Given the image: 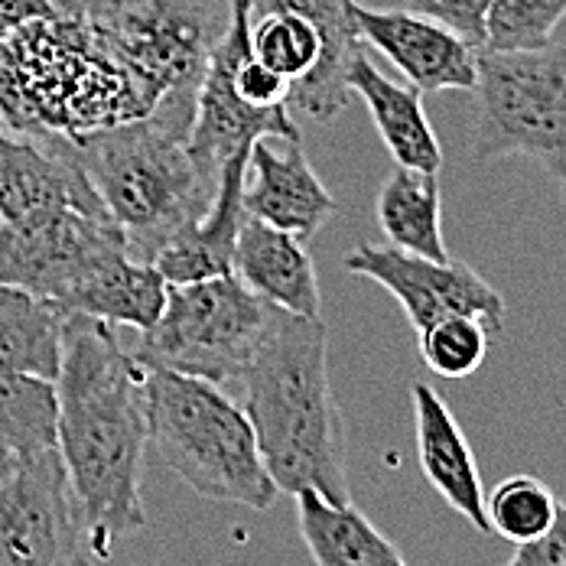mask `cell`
<instances>
[{
    "label": "cell",
    "instance_id": "5b68a950",
    "mask_svg": "<svg viewBox=\"0 0 566 566\" xmlns=\"http://www.w3.org/2000/svg\"><path fill=\"white\" fill-rule=\"evenodd\" d=\"M150 447L196 495L222 505L268 511L274 485L244 407L219 385L170 368H144Z\"/></svg>",
    "mask_w": 566,
    "mask_h": 566
},
{
    "label": "cell",
    "instance_id": "f546056e",
    "mask_svg": "<svg viewBox=\"0 0 566 566\" xmlns=\"http://www.w3.org/2000/svg\"><path fill=\"white\" fill-rule=\"evenodd\" d=\"M509 566H566V505L560 502L557 517L547 534L537 541L517 544Z\"/></svg>",
    "mask_w": 566,
    "mask_h": 566
},
{
    "label": "cell",
    "instance_id": "d6a6232c",
    "mask_svg": "<svg viewBox=\"0 0 566 566\" xmlns=\"http://www.w3.org/2000/svg\"><path fill=\"white\" fill-rule=\"evenodd\" d=\"M7 469H10V459H7V455H0V479L7 475Z\"/></svg>",
    "mask_w": 566,
    "mask_h": 566
},
{
    "label": "cell",
    "instance_id": "603a6c76",
    "mask_svg": "<svg viewBox=\"0 0 566 566\" xmlns=\"http://www.w3.org/2000/svg\"><path fill=\"white\" fill-rule=\"evenodd\" d=\"M62 323L56 303L0 283V368L56 381L62 361Z\"/></svg>",
    "mask_w": 566,
    "mask_h": 566
},
{
    "label": "cell",
    "instance_id": "2e32d148",
    "mask_svg": "<svg viewBox=\"0 0 566 566\" xmlns=\"http://www.w3.org/2000/svg\"><path fill=\"white\" fill-rule=\"evenodd\" d=\"M410 400H413L417 462H420L423 479L479 534H492L475 450H472L465 430L459 427L450 403L427 381H413L410 385Z\"/></svg>",
    "mask_w": 566,
    "mask_h": 566
},
{
    "label": "cell",
    "instance_id": "7402d4cb",
    "mask_svg": "<svg viewBox=\"0 0 566 566\" xmlns=\"http://www.w3.org/2000/svg\"><path fill=\"white\" fill-rule=\"evenodd\" d=\"M378 226L388 234V241L430 258V261H447V241H443V192L437 172L410 170L397 167L378 189Z\"/></svg>",
    "mask_w": 566,
    "mask_h": 566
},
{
    "label": "cell",
    "instance_id": "f1b7e54d",
    "mask_svg": "<svg viewBox=\"0 0 566 566\" xmlns=\"http://www.w3.org/2000/svg\"><path fill=\"white\" fill-rule=\"evenodd\" d=\"M234 88L254 108H277V105H286V98H290V82L274 69H268L264 62H258L251 56V50L241 56L238 69H234Z\"/></svg>",
    "mask_w": 566,
    "mask_h": 566
},
{
    "label": "cell",
    "instance_id": "ffe728a7",
    "mask_svg": "<svg viewBox=\"0 0 566 566\" xmlns=\"http://www.w3.org/2000/svg\"><path fill=\"white\" fill-rule=\"evenodd\" d=\"M167 296L170 283L150 261H137L130 251H114L78 277L62 303V313L147 333L160 319Z\"/></svg>",
    "mask_w": 566,
    "mask_h": 566
},
{
    "label": "cell",
    "instance_id": "4fadbf2b",
    "mask_svg": "<svg viewBox=\"0 0 566 566\" xmlns=\"http://www.w3.org/2000/svg\"><path fill=\"white\" fill-rule=\"evenodd\" d=\"M342 268L355 277L381 283L400 303L417 333L453 313L479 316L492 333H502L505 296L462 261H430L400 248L358 244L345 254Z\"/></svg>",
    "mask_w": 566,
    "mask_h": 566
},
{
    "label": "cell",
    "instance_id": "4316f807",
    "mask_svg": "<svg viewBox=\"0 0 566 566\" xmlns=\"http://www.w3.org/2000/svg\"><path fill=\"white\" fill-rule=\"evenodd\" d=\"M566 17V0H492L485 20V46L492 53H527L551 46Z\"/></svg>",
    "mask_w": 566,
    "mask_h": 566
},
{
    "label": "cell",
    "instance_id": "5bb4252c",
    "mask_svg": "<svg viewBox=\"0 0 566 566\" xmlns=\"http://www.w3.org/2000/svg\"><path fill=\"white\" fill-rule=\"evenodd\" d=\"M352 17L365 46L378 50L420 92H472L475 56L465 40L447 27L403 10H385L352 0Z\"/></svg>",
    "mask_w": 566,
    "mask_h": 566
},
{
    "label": "cell",
    "instance_id": "277c9868",
    "mask_svg": "<svg viewBox=\"0 0 566 566\" xmlns=\"http://www.w3.org/2000/svg\"><path fill=\"white\" fill-rule=\"evenodd\" d=\"M192 114L154 108L147 117L72 140L108 216L137 261H150L216 202L219 179L189 154Z\"/></svg>",
    "mask_w": 566,
    "mask_h": 566
},
{
    "label": "cell",
    "instance_id": "d6986e66",
    "mask_svg": "<svg viewBox=\"0 0 566 566\" xmlns=\"http://www.w3.org/2000/svg\"><path fill=\"white\" fill-rule=\"evenodd\" d=\"M248 157H231L219 172V189L212 209L186 231H179L170 244L154 258V268L167 277V283H192L206 277L231 274V254L238 231L244 226V179H248Z\"/></svg>",
    "mask_w": 566,
    "mask_h": 566
},
{
    "label": "cell",
    "instance_id": "6da1fadb",
    "mask_svg": "<svg viewBox=\"0 0 566 566\" xmlns=\"http://www.w3.org/2000/svg\"><path fill=\"white\" fill-rule=\"evenodd\" d=\"M56 450L85 517L98 564L114 544L144 531V455L150 447L144 365L114 326L69 313L56 375Z\"/></svg>",
    "mask_w": 566,
    "mask_h": 566
},
{
    "label": "cell",
    "instance_id": "52a82bcc",
    "mask_svg": "<svg viewBox=\"0 0 566 566\" xmlns=\"http://www.w3.org/2000/svg\"><path fill=\"white\" fill-rule=\"evenodd\" d=\"M271 316L274 306L234 274L170 283L160 319L140 333L130 355L144 368H170L212 385H241Z\"/></svg>",
    "mask_w": 566,
    "mask_h": 566
},
{
    "label": "cell",
    "instance_id": "30bf717a",
    "mask_svg": "<svg viewBox=\"0 0 566 566\" xmlns=\"http://www.w3.org/2000/svg\"><path fill=\"white\" fill-rule=\"evenodd\" d=\"M59 450L13 459L0 479V566H95Z\"/></svg>",
    "mask_w": 566,
    "mask_h": 566
},
{
    "label": "cell",
    "instance_id": "ac0fdd59",
    "mask_svg": "<svg viewBox=\"0 0 566 566\" xmlns=\"http://www.w3.org/2000/svg\"><path fill=\"white\" fill-rule=\"evenodd\" d=\"M348 92H355L371 114L391 160L410 170L440 172L443 150L437 130L423 112V92L410 82H391L365 50L348 65Z\"/></svg>",
    "mask_w": 566,
    "mask_h": 566
},
{
    "label": "cell",
    "instance_id": "4dcf8cb0",
    "mask_svg": "<svg viewBox=\"0 0 566 566\" xmlns=\"http://www.w3.org/2000/svg\"><path fill=\"white\" fill-rule=\"evenodd\" d=\"M62 7H72L65 0H0V33L27 23V20H36V17H50Z\"/></svg>",
    "mask_w": 566,
    "mask_h": 566
},
{
    "label": "cell",
    "instance_id": "484cf974",
    "mask_svg": "<svg viewBox=\"0 0 566 566\" xmlns=\"http://www.w3.org/2000/svg\"><path fill=\"white\" fill-rule=\"evenodd\" d=\"M492 336L495 333L479 316L453 313V316H443V319L430 323L427 329H420L417 345H420L423 365L433 375L459 381V378H469L482 368Z\"/></svg>",
    "mask_w": 566,
    "mask_h": 566
},
{
    "label": "cell",
    "instance_id": "7c38bea8",
    "mask_svg": "<svg viewBox=\"0 0 566 566\" xmlns=\"http://www.w3.org/2000/svg\"><path fill=\"white\" fill-rule=\"evenodd\" d=\"M114 251H127V238L108 212L65 209L33 226L0 222V283L30 290L62 310L78 277Z\"/></svg>",
    "mask_w": 566,
    "mask_h": 566
},
{
    "label": "cell",
    "instance_id": "e0dca14e",
    "mask_svg": "<svg viewBox=\"0 0 566 566\" xmlns=\"http://www.w3.org/2000/svg\"><path fill=\"white\" fill-rule=\"evenodd\" d=\"M231 274L283 313L306 319L323 316L316 264L303 241L290 231L248 216L234 241Z\"/></svg>",
    "mask_w": 566,
    "mask_h": 566
},
{
    "label": "cell",
    "instance_id": "cb8c5ba5",
    "mask_svg": "<svg viewBox=\"0 0 566 566\" xmlns=\"http://www.w3.org/2000/svg\"><path fill=\"white\" fill-rule=\"evenodd\" d=\"M56 381L0 368V455L56 450Z\"/></svg>",
    "mask_w": 566,
    "mask_h": 566
},
{
    "label": "cell",
    "instance_id": "8fae6325",
    "mask_svg": "<svg viewBox=\"0 0 566 566\" xmlns=\"http://www.w3.org/2000/svg\"><path fill=\"white\" fill-rule=\"evenodd\" d=\"M251 30V0H234L231 23H228L222 43L206 65V75L196 92V112L189 124V154L206 172L219 179V172L231 157L251 154V147L264 137L303 140L300 127L290 117V105L277 108H254L248 105L234 88V69L241 56L251 50L248 43Z\"/></svg>",
    "mask_w": 566,
    "mask_h": 566
},
{
    "label": "cell",
    "instance_id": "7a4b0ae2",
    "mask_svg": "<svg viewBox=\"0 0 566 566\" xmlns=\"http://www.w3.org/2000/svg\"><path fill=\"white\" fill-rule=\"evenodd\" d=\"M157 105V92L75 7L0 33V120L13 134L78 140Z\"/></svg>",
    "mask_w": 566,
    "mask_h": 566
},
{
    "label": "cell",
    "instance_id": "ba28073f",
    "mask_svg": "<svg viewBox=\"0 0 566 566\" xmlns=\"http://www.w3.org/2000/svg\"><path fill=\"white\" fill-rule=\"evenodd\" d=\"M248 43L290 82V108L333 120L348 105V65L365 50L352 0H251Z\"/></svg>",
    "mask_w": 566,
    "mask_h": 566
},
{
    "label": "cell",
    "instance_id": "9c48e42d",
    "mask_svg": "<svg viewBox=\"0 0 566 566\" xmlns=\"http://www.w3.org/2000/svg\"><path fill=\"white\" fill-rule=\"evenodd\" d=\"M234 0H120L92 17L160 102L192 105Z\"/></svg>",
    "mask_w": 566,
    "mask_h": 566
},
{
    "label": "cell",
    "instance_id": "9a60e30c",
    "mask_svg": "<svg viewBox=\"0 0 566 566\" xmlns=\"http://www.w3.org/2000/svg\"><path fill=\"white\" fill-rule=\"evenodd\" d=\"M268 140H258L248 157L244 212L310 241L339 212V202L310 167L303 140H286L283 150H274Z\"/></svg>",
    "mask_w": 566,
    "mask_h": 566
},
{
    "label": "cell",
    "instance_id": "d4e9b609",
    "mask_svg": "<svg viewBox=\"0 0 566 566\" xmlns=\"http://www.w3.org/2000/svg\"><path fill=\"white\" fill-rule=\"evenodd\" d=\"M557 509H560L557 495L537 475H511L492 489V495H485L492 534L505 537L511 544H527L547 534L557 517Z\"/></svg>",
    "mask_w": 566,
    "mask_h": 566
},
{
    "label": "cell",
    "instance_id": "8992f818",
    "mask_svg": "<svg viewBox=\"0 0 566 566\" xmlns=\"http://www.w3.org/2000/svg\"><path fill=\"white\" fill-rule=\"evenodd\" d=\"M472 160L527 157L557 182L566 202V43L475 56Z\"/></svg>",
    "mask_w": 566,
    "mask_h": 566
},
{
    "label": "cell",
    "instance_id": "44dd1931",
    "mask_svg": "<svg viewBox=\"0 0 566 566\" xmlns=\"http://www.w3.org/2000/svg\"><path fill=\"white\" fill-rule=\"evenodd\" d=\"M300 537L316 566H407L395 544L355 509L316 492H296Z\"/></svg>",
    "mask_w": 566,
    "mask_h": 566
},
{
    "label": "cell",
    "instance_id": "83f0119b",
    "mask_svg": "<svg viewBox=\"0 0 566 566\" xmlns=\"http://www.w3.org/2000/svg\"><path fill=\"white\" fill-rule=\"evenodd\" d=\"M492 0H403L410 13H420L440 27H447L459 40H465L472 50L485 46V20H489Z\"/></svg>",
    "mask_w": 566,
    "mask_h": 566
},
{
    "label": "cell",
    "instance_id": "1f68e13d",
    "mask_svg": "<svg viewBox=\"0 0 566 566\" xmlns=\"http://www.w3.org/2000/svg\"><path fill=\"white\" fill-rule=\"evenodd\" d=\"M65 3H72V7L82 10L85 17H98V13H105L108 7L120 3V0H65Z\"/></svg>",
    "mask_w": 566,
    "mask_h": 566
},
{
    "label": "cell",
    "instance_id": "3957f363",
    "mask_svg": "<svg viewBox=\"0 0 566 566\" xmlns=\"http://www.w3.org/2000/svg\"><path fill=\"white\" fill-rule=\"evenodd\" d=\"M261 459L274 485L352 502L345 462V417L329 385V329L319 319L274 306L271 326L241 375Z\"/></svg>",
    "mask_w": 566,
    "mask_h": 566
}]
</instances>
